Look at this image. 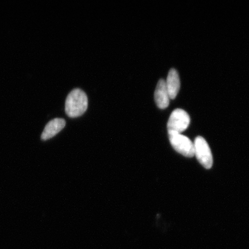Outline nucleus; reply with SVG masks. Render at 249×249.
Instances as JSON below:
<instances>
[{
    "mask_svg": "<svg viewBox=\"0 0 249 249\" xmlns=\"http://www.w3.org/2000/svg\"><path fill=\"white\" fill-rule=\"evenodd\" d=\"M195 155L205 169H210L213 165V157L209 145L203 138L198 136L194 143Z\"/></svg>",
    "mask_w": 249,
    "mask_h": 249,
    "instance_id": "3",
    "label": "nucleus"
},
{
    "mask_svg": "<svg viewBox=\"0 0 249 249\" xmlns=\"http://www.w3.org/2000/svg\"><path fill=\"white\" fill-rule=\"evenodd\" d=\"M190 123L191 118L186 111L182 109H176L171 114L168 121V132L182 133L188 128Z\"/></svg>",
    "mask_w": 249,
    "mask_h": 249,
    "instance_id": "4",
    "label": "nucleus"
},
{
    "mask_svg": "<svg viewBox=\"0 0 249 249\" xmlns=\"http://www.w3.org/2000/svg\"><path fill=\"white\" fill-rule=\"evenodd\" d=\"M166 86L170 99H175L180 89L179 77L178 72L175 69L170 70L168 74Z\"/></svg>",
    "mask_w": 249,
    "mask_h": 249,
    "instance_id": "7",
    "label": "nucleus"
},
{
    "mask_svg": "<svg viewBox=\"0 0 249 249\" xmlns=\"http://www.w3.org/2000/svg\"><path fill=\"white\" fill-rule=\"evenodd\" d=\"M65 120L62 118H54L46 124L44 130L42 133V140H48L53 138L57 134L61 131L65 126Z\"/></svg>",
    "mask_w": 249,
    "mask_h": 249,
    "instance_id": "6",
    "label": "nucleus"
},
{
    "mask_svg": "<svg viewBox=\"0 0 249 249\" xmlns=\"http://www.w3.org/2000/svg\"><path fill=\"white\" fill-rule=\"evenodd\" d=\"M88 97L83 90L73 89L65 101V112L68 117L76 118L82 116L88 108Z\"/></svg>",
    "mask_w": 249,
    "mask_h": 249,
    "instance_id": "1",
    "label": "nucleus"
},
{
    "mask_svg": "<svg viewBox=\"0 0 249 249\" xmlns=\"http://www.w3.org/2000/svg\"><path fill=\"white\" fill-rule=\"evenodd\" d=\"M154 98L157 107L164 109L169 107L170 97L166 86V81L161 79L159 81L154 93Z\"/></svg>",
    "mask_w": 249,
    "mask_h": 249,
    "instance_id": "5",
    "label": "nucleus"
},
{
    "mask_svg": "<svg viewBox=\"0 0 249 249\" xmlns=\"http://www.w3.org/2000/svg\"><path fill=\"white\" fill-rule=\"evenodd\" d=\"M171 145L178 153L188 158L195 155L194 144L191 140L180 133L168 132Z\"/></svg>",
    "mask_w": 249,
    "mask_h": 249,
    "instance_id": "2",
    "label": "nucleus"
}]
</instances>
